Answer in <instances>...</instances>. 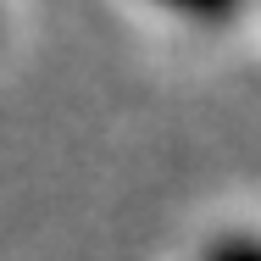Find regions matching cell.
Wrapping results in <instances>:
<instances>
[{"mask_svg":"<svg viewBox=\"0 0 261 261\" xmlns=\"http://www.w3.org/2000/svg\"><path fill=\"white\" fill-rule=\"evenodd\" d=\"M145 6H156L161 17L189 22V28H222V22H233L250 0H145Z\"/></svg>","mask_w":261,"mask_h":261,"instance_id":"cell-1","label":"cell"},{"mask_svg":"<svg viewBox=\"0 0 261 261\" xmlns=\"http://www.w3.org/2000/svg\"><path fill=\"white\" fill-rule=\"evenodd\" d=\"M200 261H261V233H245V228H233V233H217Z\"/></svg>","mask_w":261,"mask_h":261,"instance_id":"cell-2","label":"cell"}]
</instances>
